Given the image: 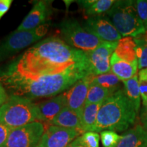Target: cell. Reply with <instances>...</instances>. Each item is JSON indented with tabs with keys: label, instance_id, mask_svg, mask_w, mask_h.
<instances>
[{
	"label": "cell",
	"instance_id": "6da1fadb",
	"mask_svg": "<svg viewBox=\"0 0 147 147\" xmlns=\"http://www.w3.org/2000/svg\"><path fill=\"white\" fill-rule=\"evenodd\" d=\"M78 67H91L86 53L70 47L60 38L49 37L0 69V80L49 76Z\"/></svg>",
	"mask_w": 147,
	"mask_h": 147
},
{
	"label": "cell",
	"instance_id": "7a4b0ae2",
	"mask_svg": "<svg viewBox=\"0 0 147 147\" xmlns=\"http://www.w3.org/2000/svg\"><path fill=\"white\" fill-rule=\"evenodd\" d=\"M89 74H93L91 67H78L53 76L35 78H3L0 82L10 92L11 95L32 100L55 96Z\"/></svg>",
	"mask_w": 147,
	"mask_h": 147
},
{
	"label": "cell",
	"instance_id": "3957f363",
	"mask_svg": "<svg viewBox=\"0 0 147 147\" xmlns=\"http://www.w3.org/2000/svg\"><path fill=\"white\" fill-rule=\"evenodd\" d=\"M137 112L124 91L119 89L103 102L93 131H124L134 123Z\"/></svg>",
	"mask_w": 147,
	"mask_h": 147
},
{
	"label": "cell",
	"instance_id": "277c9868",
	"mask_svg": "<svg viewBox=\"0 0 147 147\" xmlns=\"http://www.w3.org/2000/svg\"><path fill=\"white\" fill-rule=\"evenodd\" d=\"M106 14L121 36L137 38L146 33V29L138 14L134 1H115Z\"/></svg>",
	"mask_w": 147,
	"mask_h": 147
},
{
	"label": "cell",
	"instance_id": "5b68a950",
	"mask_svg": "<svg viewBox=\"0 0 147 147\" xmlns=\"http://www.w3.org/2000/svg\"><path fill=\"white\" fill-rule=\"evenodd\" d=\"M39 121L38 106L29 99L11 95L0 108V123L11 129Z\"/></svg>",
	"mask_w": 147,
	"mask_h": 147
},
{
	"label": "cell",
	"instance_id": "8992f818",
	"mask_svg": "<svg viewBox=\"0 0 147 147\" xmlns=\"http://www.w3.org/2000/svg\"><path fill=\"white\" fill-rule=\"evenodd\" d=\"M59 27L64 41L70 47L84 53L93 51L103 42L96 36L88 32L76 20H64Z\"/></svg>",
	"mask_w": 147,
	"mask_h": 147
},
{
	"label": "cell",
	"instance_id": "52a82bcc",
	"mask_svg": "<svg viewBox=\"0 0 147 147\" xmlns=\"http://www.w3.org/2000/svg\"><path fill=\"white\" fill-rule=\"evenodd\" d=\"M49 25L45 24L29 31L12 32L0 45V62L25 49L47 34Z\"/></svg>",
	"mask_w": 147,
	"mask_h": 147
},
{
	"label": "cell",
	"instance_id": "ba28073f",
	"mask_svg": "<svg viewBox=\"0 0 147 147\" xmlns=\"http://www.w3.org/2000/svg\"><path fill=\"white\" fill-rule=\"evenodd\" d=\"M45 131V125L40 121L12 129L3 147H36Z\"/></svg>",
	"mask_w": 147,
	"mask_h": 147
},
{
	"label": "cell",
	"instance_id": "9c48e42d",
	"mask_svg": "<svg viewBox=\"0 0 147 147\" xmlns=\"http://www.w3.org/2000/svg\"><path fill=\"white\" fill-rule=\"evenodd\" d=\"M117 44L118 42H103L93 51L86 53L93 74L98 76L110 72V59L115 53Z\"/></svg>",
	"mask_w": 147,
	"mask_h": 147
},
{
	"label": "cell",
	"instance_id": "30bf717a",
	"mask_svg": "<svg viewBox=\"0 0 147 147\" xmlns=\"http://www.w3.org/2000/svg\"><path fill=\"white\" fill-rule=\"evenodd\" d=\"M80 134L76 130L51 125L36 147H67Z\"/></svg>",
	"mask_w": 147,
	"mask_h": 147
},
{
	"label": "cell",
	"instance_id": "8fae6325",
	"mask_svg": "<svg viewBox=\"0 0 147 147\" xmlns=\"http://www.w3.org/2000/svg\"><path fill=\"white\" fill-rule=\"evenodd\" d=\"M95 76L89 74L77 81L65 93L67 107L74 110L81 117L82 112L85 105L88 92Z\"/></svg>",
	"mask_w": 147,
	"mask_h": 147
},
{
	"label": "cell",
	"instance_id": "7c38bea8",
	"mask_svg": "<svg viewBox=\"0 0 147 147\" xmlns=\"http://www.w3.org/2000/svg\"><path fill=\"white\" fill-rule=\"evenodd\" d=\"M83 27L103 42H119L122 37L110 20L102 16L88 18Z\"/></svg>",
	"mask_w": 147,
	"mask_h": 147
},
{
	"label": "cell",
	"instance_id": "4fadbf2b",
	"mask_svg": "<svg viewBox=\"0 0 147 147\" xmlns=\"http://www.w3.org/2000/svg\"><path fill=\"white\" fill-rule=\"evenodd\" d=\"M51 3L47 1H38L35 4L26 17L24 18L17 31L32 30L45 25L51 14Z\"/></svg>",
	"mask_w": 147,
	"mask_h": 147
},
{
	"label": "cell",
	"instance_id": "5bb4252c",
	"mask_svg": "<svg viewBox=\"0 0 147 147\" xmlns=\"http://www.w3.org/2000/svg\"><path fill=\"white\" fill-rule=\"evenodd\" d=\"M40 122H51L61 110L67 107L65 93L53 97L52 99L37 104Z\"/></svg>",
	"mask_w": 147,
	"mask_h": 147
},
{
	"label": "cell",
	"instance_id": "9a60e30c",
	"mask_svg": "<svg viewBox=\"0 0 147 147\" xmlns=\"http://www.w3.org/2000/svg\"><path fill=\"white\" fill-rule=\"evenodd\" d=\"M117 147H147V130L137 125L121 136Z\"/></svg>",
	"mask_w": 147,
	"mask_h": 147
},
{
	"label": "cell",
	"instance_id": "2e32d148",
	"mask_svg": "<svg viewBox=\"0 0 147 147\" xmlns=\"http://www.w3.org/2000/svg\"><path fill=\"white\" fill-rule=\"evenodd\" d=\"M138 63L136 61L129 63L121 59L115 53L110 59V71L116 75L120 80L126 81L136 75Z\"/></svg>",
	"mask_w": 147,
	"mask_h": 147
},
{
	"label": "cell",
	"instance_id": "e0dca14e",
	"mask_svg": "<svg viewBox=\"0 0 147 147\" xmlns=\"http://www.w3.org/2000/svg\"><path fill=\"white\" fill-rule=\"evenodd\" d=\"M50 124L52 125L76 130L80 132L81 135L84 134L80 116L67 107L61 110V112L51 121Z\"/></svg>",
	"mask_w": 147,
	"mask_h": 147
},
{
	"label": "cell",
	"instance_id": "ac0fdd59",
	"mask_svg": "<svg viewBox=\"0 0 147 147\" xmlns=\"http://www.w3.org/2000/svg\"><path fill=\"white\" fill-rule=\"evenodd\" d=\"M137 44L135 38L124 37L118 42L115 53L121 59L132 63L138 61Z\"/></svg>",
	"mask_w": 147,
	"mask_h": 147
},
{
	"label": "cell",
	"instance_id": "d6986e66",
	"mask_svg": "<svg viewBox=\"0 0 147 147\" xmlns=\"http://www.w3.org/2000/svg\"><path fill=\"white\" fill-rule=\"evenodd\" d=\"M103 102L97 104H85L81 115L82 127L84 133L93 131L96 123L97 115Z\"/></svg>",
	"mask_w": 147,
	"mask_h": 147
},
{
	"label": "cell",
	"instance_id": "ffe728a7",
	"mask_svg": "<svg viewBox=\"0 0 147 147\" xmlns=\"http://www.w3.org/2000/svg\"><path fill=\"white\" fill-rule=\"evenodd\" d=\"M125 93L130 102L132 103L136 112L140 108V91L138 76L135 75L133 78L123 82Z\"/></svg>",
	"mask_w": 147,
	"mask_h": 147
},
{
	"label": "cell",
	"instance_id": "44dd1931",
	"mask_svg": "<svg viewBox=\"0 0 147 147\" xmlns=\"http://www.w3.org/2000/svg\"><path fill=\"white\" fill-rule=\"evenodd\" d=\"M115 92L113 90L106 89L97 84H91L85 104L104 102Z\"/></svg>",
	"mask_w": 147,
	"mask_h": 147
},
{
	"label": "cell",
	"instance_id": "7402d4cb",
	"mask_svg": "<svg viewBox=\"0 0 147 147\" xmlns=\"http://www.w3.org/2000/svg\"><path fill=\"white\" fill-rule=\"evenodd\" d=\"M120 79L113 72H108L104 74L95 76L91 84H97L106 89L117 91L119 89Z\"/></svg>",
	"mask_w": 147,
	"mask_h": 147
},
{
	"label": "cell",
	"instance_id": "603a6c76",
	"mask_svg": "<svg viewBox=\"0 0 147 147\" xmlns=\"http://www.w3.org/2000/svg\"><path fill=\"white\" fill-rule=\"evenodd\" d=\"M115 2L113 0H95L89 8L83 10L84 14L89 18L100 16V14L109 11Z\"/></svg>",
	"mask_w": 147,
	"mask_h": 147
},
{
	"label": "cell",
	"instance_id": "cb8c5ba5",
	"mask_svg": "<svg viewBox=\"0 0 147 147\" xmlns=\"http://www.w3.org/2000/svg\"><path fill=\"white\" fill-rule=\"evenodd\" d=\"M137 44V58L138 63V69H142L147 68V38H135Z\"/></svg>",
	"mask_w": 147,
	"mask_h": 147
},
{
	"label": "cell",
	"instance_id": "d4e9b609",
	"mask_svg": "<svg viewBox=\"0 0 147 147\" xmlns=\"http://www.w3.org/2000/svg\"><path fill=\"white\" fill-rule=\"evenodd\" d=\"M84 147H100V135L95 131H87L76 138Z\"/></svg>",
	"mask_w": 147,
	"mask_h": 147
},
{
	"label": "cell",
	"instance_id": "484cf974",
	"mask_svg": "<svg viewBox=\"0 0 147 147\" xmlns=\"http://www.w3.org/2000/svg\"><path fill=\"white\" fill-rule=\"evenodd\" d=\"M100 138L104 147H117L121 136L114 131L105 130L101 132Z\"/></svg>",
	"mask_w": 147,
	"mask_h": 147
},
{
	"label": "cell",
	"instance_id": "4316f807",
	"mask_svg": "<svg viewBox=\"0 0 147 147\" xmlns=\"http://www.w3.org/2000/svg\"><path fill=\"white\" fill-rule=\"evenodd\" d=\"M138 82L142 104L146 106L147 105V68L140 71Z\"/></svg>",
	"mask_w": 147,
	"mask_h": 147
},
{
	"label": "cell",
	"instance_id": "83f0119b",
	"mask_svg": "<svg viewBox=\"0 0 147 147\" xmlns=\"http://www.w3.org/2000/svg\"><path fill=\"white\" fill-rule=\"evenodd\" d=\"M136 9L141 21L147 30V1L146 0H137L134 1Z\"/></svg>",
	"mask_w": 147,
	"mask_h": 147
},
{
	"label": "cell",
	"instance_id": "f1b7e54d",
	"mask_svg": "<svg viewBox=\"0 0 147 147\" xmlns=\"http://www.w3.org/2000/svg\"><path fill=\"white\" fill-rule=\"evenodd\" d=\"M11 129L5 125L0 123V147H3L6 142Z\"/></svg>",
	"mask_w": 147,
	"mask_h": 147
},
{
	"label": "cell",
	"instance_id": "f546056e",
	"mask_svg": "<svg viewBox=\"0 0 147 147\" xmlns=\"http://www.w3.org/2000/svg\"><path fill=\"white\" fill-rule=\"evenodd\" d=\"M12 3V0H0V20L9 10Z\"/></svg>",
	"mask_w": 147,
	"mask_h": 147
},
{
	"label": "cell",
	"instance_id": "4dcf8cb0",
	"mask_svg": "<svg viewBox=\"0 0 147 147\" xmlns=\"http://www.w3.org/2000/svg\"><path fill=\"white\" fill-rule=\"evenodd\" d=\"M8 98L9 96L6 90L5 89L3 84L0 82V108L8 101Z\"/></svg>",
	"mask_w": 147,
	"mask_h": 147
},
{
	"label": "cell",
	"instance_id": "1f68e13d",
	"mask_svg": "<svg viewBox=\"0 0 147 147\" xmlns=\"http://www.w3.org/2000/svg\"><path fill=\"white\" fill-rule=\"evenodd\" d=\"M140 121L142 123V126L145 129L147 130V105L144 106L141 110L140 113Z\"/></svg>",
	"mask_w": 147,
	"mask_h": 147
},
{
	"label": "cell",
	"instance_id": "d6a6232c",
	"mask_svg": "<svg viewBox=\"0 0 147 147\" xmlns=\"http://www.w3.org/2000/svg\"><path fill=\"white\" fill-rule=\"evenodd\" d=\"M67 147H84V146H82V145H80V144H79V143L77 142L76 140L75 139L74 140L73 142L71 143V144H69Z\"/></svg>",
	"mask_w": 147,
	"mask_h": 147
},
{
	"label": "cell",
	"instance_id": "836d02e7",
	"mask_svg": "<svg viewBox=\"0 0 147 147\" xmlns=\"http://www.w3.org/2000/svg\"></svg>",
	"mask_w": 147,
	"mask_h": 147
}]
</instances>
